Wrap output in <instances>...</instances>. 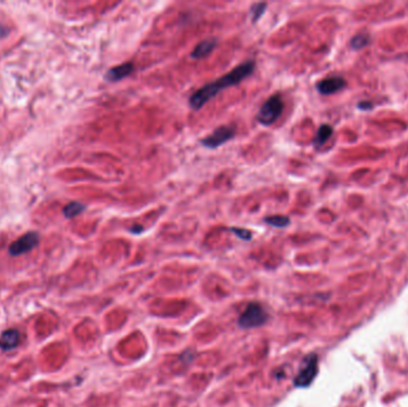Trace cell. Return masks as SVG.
Wrapping results in <instances>:
<instances>
[{"label": "cell", "mask_w": 408, "mask_h": 407, "mask_svg": "<svg viewBox=\"0 0 408 407\" xmlns=\"http://www.w3.org/2000/svg\"><path fill=\"white\" fill-rule=\"evenodd\" d=\"M215 46H216L215 38H208V40L199 42V43L193 48V50L191 51V57H193V59H203V57L208 56V55L212 53Z\"/></svg>", "instance_id": "10"}, {"label": "cell", "mask_w": 408, "mask_h": 407, "mask_svg": "<svg viewBox=\"0 0 408 407\" xmlns=\"http://www.w3.org/2000/svg\"><path fill=\"white\" fill-rule=\"evenodd\" d=\"M264 221L266 222V224L274 226V227H277V228L287 227V226L290 224V219L288 218V216H284V215L267 216V218H265Z\"/></svg>", "instance_id": "13"}, {"label": "cell", "mask_w": 408, "mask_h": 407, "mask_svg": "<svg viewBox=\"0 0 408 407\" xmlns=\"http://www.w3.org/2000/svg\"><path fill=\"white\" fill-rule=\"evenodd\" d=\"M19 343H21V333L17 329H6L0 334V350L4 353L14 350L18 347Z\"/></svg>", "instance_id": "8"}, {"label": "cell", "mask_w": 408, "mask_h": 407, "mask_svg": "<svg viewBox=\"0 0 408 407\" xmlns=\"http://www.w3.org/2000/svg\"><path fill=\"white\" fill-rule=\"evenodd\" d=\"M283 111V101L280 95L271 96L261 105L257 114V119L260 124L270 125L277 121Z\"/></svg>", "instance_id": "2"}, {"label": "cell", "mask_w": 408, "mask_h": 407, "mask_svg": "<svg viewBox=\"0 0 408 407\" xmlns=\"http://www.w3.org/2000/svg\"><path fill=\"white\" fill-rule=\"evenodd\" d=\"M132 70H134V66H132L131 62H125V63L118 64V66L112 67L111 70H109L108 72L105 73V80H108V82H110V83L119 82V80L127 78L128 76H130Z\"/></svg>", "instance_id": "9"}, {"label": "cell", "mask_w": 408, "mask_h": 407, "mask_svg": "<svg viewBox=\"0 0 408 407\" xmlns=\"http://www.w3.org/2000/svg\"><path fill=\"white\" fill-rule=\"evenodd\" d=\"M231 231L234 233L236 237H239L242 240H251L252 233L246 228H238V227H233L231 228Z\"/></svg>", "instance_id": "16"}, {"label": "cell", "mask_w": 408, "mask_h": 407, "mask_svg": "<svg viewBox=\"0 0 408 407\" xmlns=\"http://www.w3.org/2000/svg\"><path fill=\"white\" fill-rule=\"evenodd\" d=\"M317 374V356L315 354L309 355L304 360L302 367L295 377V386L297 387H307L313 382Z\"/></svg>", "instance_id": "5"}, {"label": "cell", "mask_w": 408, "mask_h": 407, "mask_svg": "<svg viewBox=\"0 0 408 407\" xmlns=\"http://www.w3.org/2000/svg\"><path fill=\"white\" fill-rule=\"evenodd\" d=\"M129 232H131V233L134 234H140L144 232V227H142L141 225H134L132 227L129 228Z\"/></svg>", "instance_id": "17"}, {"label": "cell", "mask_w": 408, "mask_h": 407, "mask_svg": "<svg viewBox=\"0 0 408 407\" xmlns=\"http://www.w3.org/2000/svg\"><path fill=\"white\" fill-rule=\"evenodd\" d=\"M234 135H235L234 127H232V125H221V127L216 128L212 134L208 135V137L202 139V140H200V144H202L204 147L214 150V148L222 146V145L226 144L227 141L231 140V139L234 138Z\"/></svg>", "instance_id": "6"}, {"label": "cell", "mask_w": 408, "mask_h": 407, "mask_svg": "<svg viewBox=\"0 0 408 407\" xmlns=\"http://www.w3.org/2000/svg\"><path fill=\"white\" fill-rule=\"evenodd\" d=\"M369 43V36L365 34H359L357 36L354 37V40H352L351 44L352 47L355 48V49H359V48H363L364 46H367Z\"/></svg>", "instance_id": "15"}, {"label": "cell", "mask_w": 408, "mask_h": 407, "mask_svg": "<svg viewBox=\"0 0 408 407\" xmlns=\"http://www.w3.org/2000/svg\"><path fill=\"white\" fill-rule=\"evenodd\" d=\"M345 85V79L342 78V77H329V78L323 79L317 84V91L321 93V95L328 96L332 95V93L338 92Z\"/></svg>", "instance_id": "7"}, {"label": "cell", "mask_w": 408, "mask_h": 407, "mask_svg": "<svg viewBox=\"0 0 408 407\" xmlns=\"http://www.w3.org/2000/svg\"><path fill=\"white\" fill-rule=\"evenodd\" d=\"M255 69V62L254 61H246L244 63H240L239 66H236L234 70L231 71L229 73L222 76L221 78H219L215 82L207 84L203 87H200L199 90L193 93L192 96L190 97V106L195 110H199L200 108H203V105L206 103H208L210 99L214 98L219 92H221L222 90L227 89L229 86H234L238 85L239 83H241L242 80L247 78L251 73H253V71Z\"/></svg>", "instance_id": "1"}, {"label": "cell", "mask_w": 408, "mask_h": 407, "mask_svg": "<svg viewBox=\"0 0 408 407\" xmlns=\"http://www.w3.org/2000/svg\"><path fill=\"white\" fill-rule=\"evenodd\" d=\"M266 6H267L266 3H258V4H254L252 6L251 14H252V22H253V23L258 22L259 18L264 15Z\"/></svg>", "instance_id": "14"}, {"label": "cell", "mask_w": 408, "mask_h": 407, "mask_svg": "<svg viewBox=\"0 0 408 407\" xmlns=\"http://www.w3.org/2000/svg\"><path fill=\"white\" fill-rule=\"evenodd\" d=\"M38 244H40V234L34 231L28 232L10 245L9 253L12 257L22 256V254L28 253V252H31L34 248H36Z\"/></svg>", "instance_id": "4"}, {"label": "cell", "mask_w": 408, "mask_h": 407, "mask_svg": "<svg viewBox=\"0 0 408 407\" xmlns=\"http://www.w3.org/2000/svg\"><path fill=\"white\" fill-rule=\"evenodd\" d=\"M267 320V313L257 302H251L239 318V325L244 328H253L264 325Z\"/></svg>", "instance_id": "3"}, {"label": "cell", "mask_w": 408, "mask_h": 407, "mask_svg": "<svg viewBox=\"0 0 408 407\" xmlns=\"http://www.w3.org/2000/svg\"><path fill=\"white\" fill-rule=\"evenodd\" d=\"M333 133V129L331 125L328 124H323L321 127L319 128V130H317V134L315 139H314V145L315 146H322L325 142L328 140L329 138H331V135Z\"/></svg>", "instance_id": "12"}, {"label": "cell", "mask_w": 408, "mask_h": 407, "mask_svg": "<svg viewBox=\"0 0 408 407\" xmlns=\"http://www.w3.org/2000/svg\"><path fill=\"white\" fill-rule=\"evenodd\" d=\"M84 211H85V206H84L83 203L73 201L63 207L62 213L66 219H73V218H76V216L82 214Z\"/></svg>", "instance_id": "11"}]
</instances>
